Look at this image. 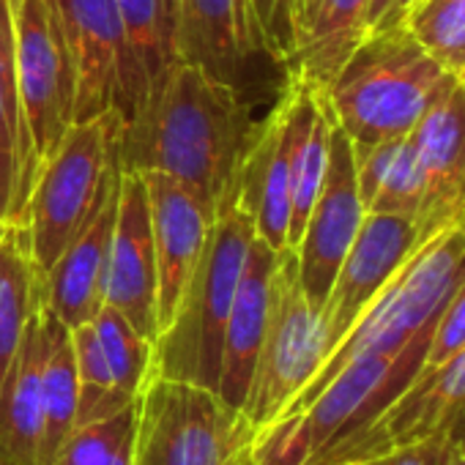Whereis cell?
<instances>
[{"instance_id": "cell-4", "label": "cell", "mask_w": 465, "mask_h": 465, "mask_svg": "<svg viewBox=\"0 0 465 465\" xmlns=\"http://www.w3.org/2000/svg\"><path fill=\"white\" fill-rule=\"evenodd\" d=\"M432 323L397 351L348 361L302 411L285 413L258 430L252 438L255 465H310L326 446L370 421L416 378Z\"/></svg>"}, {"instance_id": "cell-30", "label": "cell", "mask_w": 465, "mask_h": 465, "mask_svg": "<svg viewBox=\"0 0 465 465\" xmlns=\"http://www.w3.org/2000/svg\"><path fill=\"white\" fill-rule=\"evenodd\" d=\"M424 200V173L419 164V156L408 137L400 143V151L389 167V175L370 205V211H386V213H411L419 216Z\"/></svg>"}, {"instance_id": "cell-33", "label": "cell", "mask_w": 465, "mask_h": 465, "mask_svg": "<svg viewBox=\"0 0 465 465\" xmlns=\"http://www.w3.org/2000/svg\"><path fill=\"white\" fill-rule=\"evenodd\" d=\"M454 432H457V427L438 430V432H432L427 438L397 446V449L381 454L378 460H372L367 465H449L451 446H454Z\"/></svg>"}, {"instance_id": "cell-25", "label": "cell", "mask_w": 465, "mask_h": 465, "mask_svg": "<svg viewBox=\"0 0 465 465\" xmlns=\"http://www.w3.org/2000/svg\"><path fill=\"white\" fill-rule=\"evenodd\" d=\"M77 400H80V378L72 348L69 329L55 318L50 351L42 375V432H39V454L36 465H50L69 432L77 424Z\"/></svg>"}, {"instance_id": "cell-2", "label": "cell", "mask_w": 465, "mask_h": 465, "mask_svg": "<svg viewBox=\"0 0 465 465\" xmlns=\"http://www.w3.org/2000/svg\"><path fill=\"white\" fill-rule=\"evenodd\" d=\"M451 80L402 23H389L367 31L323 96L351 143L370 145L408 137Z\"/></svg>"}, {"instance_id": "cell-20", "label": "cell", "mask_w": 465, "mask_h": 465, "mask_svg": "<svg viewBox=\"0 0 465 465\" xmlns=\"http://www.w3.org/2000/svg\"><path fill=\"white\" fill-rule=\"evenodd\" d=\"M55 315L39 302L28 318L17 353L0 375V449L25 465H36L42 432V375Z\"/></svg>"}, {"instance_id": "cell-35", "label": "cell", "mask_w": 465, "mask_h": 465, "mask_svg": "<svg viewBox=\"0 0 465 465\" xmlns=\"http://www.w3.org/2000/svg\"><path fill=\"white\" fill-rule=\"evenodd\" d=\"M421 4V0H394V6H391V12H389V17L381 23V25H389V23H402L405 20V15L411 12V9H416ZM378 25V28H381ZM375 31V28H372Z\"/></svg>"}, {"instance_id": "cell-19", "label": "cell", "mask_w": 465, "mask_h": 465, "mask_svg": "<svg viewBox=\"0 0 465 465\" xmlns=\"http://www.w3.org/2000/svg\"><path fill=\"white\" fill-rule=\"evenodd\" d=\"M274 266H277V250H272L266 242L255 236L244 263V274L230 304V315L224 326L222 370L216 383L219 397L236 411H244L250 397L255 359L269 318Z\"/></svg>"}, {"instance_id": "cell-1", "label": "cell", "mask_w": 465, "mask_h": 465, "mask_svg": "<svg viewBox=\"0 0 465 465\" xmlns=\"http://www.w3.org/2000/svg\"><path fill=\"white\" fill-rule=\"evenodd\" d=\"M252 137L236 83L178 61L148 104L124 124L118 167L170 175L216 213Z\"/></svg>"}, {"instance_id": "cell-9", "label": "cell", "mask_w": 465, "mask_h": 465, "mask_svg": "<svg viewBox=\"0 0 465 465\" xmlns=\"http://www.w3.org/2000/svg\"><path fill=\"white\" fill-rule=\"evenodd\" d=\"M321 104V88L291 72L269 121L252 137L239 173V192L255 219V236L272 250L288 247L296 148Z\"/></svg>"}, {"instance_id": "cell-16", "label": "cell", "mask_w": 465, "mask_h": 465, "mask_svg": "<svg viewBox=\"0 0 465 465\" xmlns=\"http://www.w3.org/2000/svg\"><path fill=\"white\" fill-rule=\"evenodd\" d=\"M408 143L424 173L419 222L435 230L465 211V88L457 77L424 110Z\"/></svg>"}, {"instance_id": "cell-26", "label": "cell", "mask_w": 465, "mask_h": 465, "mask_svg": "<svg viewBox=\"0 0 465 465\" xmlns=\"http://www.w3.org/2000/svg\"><path fill=\"white\" fill-rule=\"evenodd\" d=\"M137 397L118 413L69 432L50 465H134Z\"/></svg>"}, {"instance_id": "cell-37", "label": "cell", "mask_w": 465, "mask_h": 465, "mask_svg": "<svg viewBox=\"0 0 465 465\" xmlns=\"http://www.w3.org/2000/svg\"><path fill=\"white\" fill-rule=\"evenodd\" d=\"M315 4V0H299V9H296V15H293V20H291V36H293V28L302 23V17L310 12V6ZM288 50H291V42H288Z\"/></svg>"}, {"instance_id": "cell-40", "label": "cell", "mask_w": 465, "mask_h": 465, "mask_svg": "<svg viewBox=\"0 0 465 465\" xmlns=\"http://www.w3.org/2000/svg\"><path fill=\"white\" fill-rule=\"evenodd\" d=\"M457 80H460V85H462V88H465V69H462V74H460V77H457Z\"/></svg>"}, {"instance_id": "cell-24", "label": "cell", "mask_w": 465, "mask_h": 465, "mask_svg": "<svg viewBox=\"0 0 465 465\" xmlns=\"http://www.w3.org/2000/svg\"><path fill=\"white\" fill-rule=\"evenodd\" d=\"M45 299V277L34 263L28 227L9 224L0 239V375L17 353L23 329Z\"/></svg>"}, {"instance_id": "cell-14", "label": "cell", "mask_w": 465, "mask_h": 465, "mask_svg": "<svg viewBox=\"0 0 465 465\" xmlns=\"http://www.w3.org/2000/svg\"><path fill=\"white\" fill-rule=\"evenodd\" d=\"M74 72V124L118 113L124 36L115 0H55Z\"/></svg>"}, {"instance_id": "cell-29", "label": "cell", "mask_w": 465, "mask_h": 465, "mask_svg": "<svg viewBox=\"0 0 465 465\" xmlns=\"http://www.w3.org/2000/svg\"><path fill=\"white\" fill-rule=\"evenodd\" d=\"M402 25L451 74L465 69V0H421Z\"/></svg>"}, {"instance_id": "cell-8", "label": "cell", "mask_w": 465, "mask_h": 465, "mask_svg": "<svg viewBox=\"0 0 465 465\" xmlns=\"http://www.w3.org/2000/svg\"><path fill=\"white\" fill-rule=\"evenodd\" d=\"M15 83L28 143L42 167L74 126V72L55 0H9Z\"/></svg>"}, {"instance_id": "cell-10", "label": "cell", "mask_w": 465, "mask_h": 465, "mask_svg": "<svg viewBox=\"0 0 465 465\" xmlns=\"http://www.w3.org/2000/svg\"><path fill=\"white\" fill-rule=\"evenodd\" d=\"M465 419V348L443 367L416 375L370 421L326 446L310 465H367L381 454L460 427Z\"/></svg>"}, {"instance_id": "cell-7", "label": "cell", "mask_w": 465, "mask_h": 465, "mask_svg": "<svg viewBox=\"0 0 465 465\" xmlns=\"http://www.w3.org/2000/svg\"><path fill=\"white\" fill-rule=\"evenodd\" d=\"M326 351L323 312L302 291L296 252L285 247L277 252L269 318L244 405V416L255 432L282 416L318 372Z\"/></svg>"}, {"instance_id": "cell-27", "label": "cell", "mask_w": 465, "mask_h": 465, "mask_svg": "<svg viewBox=\"0 0 465 465\" xmlns=\"http://www.w3.org/2000/svg\"><path fill=\"white\" fill-rule=\"evenodd\" d=\"M331 126L334 115L331 107L321 91V104L318 113L304 132L296 159H293V189H291V222H288V250L299 247V239L304 232V224L310 219V211L318 200V192L326 178L329 167V140H331Z\"/></svg>"}, {"instance_id": "cell-17", "label": "cell", "mask_w": 465, "mask_h": 465, "mask_svg": "<svg viewBox=\"0 0 465 465\" xmlns=\"http://www.w3.org/2000/svg\"><path fill=\"white\" fill-rule=\"evenodd\" d=\"M258 53H269L252 0H178V58L227 83Z\"/></svg>"}, {"instance_id": "cell-31", "label": "cell", "mask_w": 465, "mask_h": 465, "mask_svg": "<svg viewBox=\"0 0 465 465\" xmlns=\"http://www.w3.org/2000/svg\"><path fill=\"white\" fill-rule=\"evenodd\" d=\"M465 348V277L449 296L446 307L432 323V334L421 359V367L416 375H427L438 367H443L454 353Z\"/></svg>"}, {"instance_id": "cell-28", "label": "cell", "mask_w": 465, "mask_h": 465, "mask_svg": "<svg viewBox=\"0 0 465 465\" xmlns=\"http://www.w3.org/2000/svg\"><path fill=\"white\" fill-rule=\"evenodd\" d=\"M91 326L104 351L113 383L124 394L137 397L151 372V359H153L151 340L143 337L118 310H113L107 304H102V310L96 312Z\"/></svg>"}, {"instance_id": "cell-13", "label": "cell", "mask_w": 465, "mask_h": 465, "mask_svg": "<svg viewBox=\"0 0 465 465\" xmlns=\"http://www.w3.org/2000/svg\"><path fill=\"white\" fill-rule=\"evenodd\" d=\"M104 304L118 310L143 337L156 340V247L143 173H118L115 224L104 277Z\"/></svg>"}, {"instance_id": "cell-38", "label": "cell", "mask_w": 465, "mask_h": 465, "mask_svg": "<svg viewBox=\"0 0 465 465\" xmlns=\"http://www.w3.org/2000/svg\"><path fill=\"white\" fill-rule=\"evenodd\" d=\"M0 465H25V462H20V460H15L12 454H6L4 449H0Z\"/></svg>"}, {"instance_id": "cell-12", "label": "cell", "mask_w": 465, "mask_h": 465, "mask_svg": "<svg viewBox=\"0 0 465 465\" xmlns=\"http://www.w3.org/2000/svg\"><path fill=\"white\" fill-rule=\"evenodd\" d=\"M364 213L367 208L361 203L359 183H356L353 143L334 121L331 140H329L326 178L304 224L299 247L293 250L299 261L302 291L318 310H323L329 299L334 277L342 266L345 252L356 239Z\"/></svg>"}, {"instance_id": "cell-21", "label": "cell", "mask_w": 465, "mask_h": 465, "mask_svg": "<svg viewBox=\"0 0 465 465\" xmlns=\"http://www.w3.org/2000/svg\"><path fill=\"white\" fill-rule=\"evenodd\" d=\"M115 200L118 181L107 192L104 203L91 216L85 230L45 274V304L66 329L91 323L104 304V277L115 224Z\"/></svg>"}, {"instance_id": "cell-3", "label": "cell", "mask_w": 465, "mask_h": 465, "mask_svg": "<svg viewBox=\"0 0 465 465\" xmlns=\"http://www.w3.org/2000/svg\"><path fill=\"white\" fill-rule=\"evenodd\" d=\"M255 239V219L239 192V178L216 208L205 250L178 302L173 321L153 340L151 372L192 381L216 391L224 326Z\"/></svg>"}, {"instance_id": "cell-36", "label": "cell", "mask_w": 465, "mask_h": 465, "mask_svg": "<svg viewBox=\"0 0 465 465\" xmlns=\"http://www.w3.org/2000/svg\"><path fill=\"white\" fill-rule=\"evenodd\" d=\"M449 465H465V438L460 432H454V446H451Z\"/></svg>"}, {"instance_id": "cell-6", "label": "cell", "mask_w": 465, "mask_h": 465, "mask_svg": "<svg viewBox=\"0 0 465 465\" xmlns=\"http://www.w3.org/2000/svg\"><path fill=\"white\" fill-rule=\"evenodd\" d=\"M255 438L219 391L148 372L137 394L134 465H230Z\"/></svg>"}, {"instance_id": "cell-5", "label": "cell", "mask_w": 465, "mask_h": 465, "mask_svg": "<svg viewBox=\"0 0 465 465\" xmlns=\"http://www.w3.org/2000/svg\"><path fill=\"white\" fill-rule=\"evenodd\" d=\"M124 118L107 113L74 124L61 148L39 167L23 224L42 277L85 230L118 181V137Z\"/></svg>"}, {"instance_id": "cell-22", "label": "cell", "mask_w": 465, "mask_h": 465, "mask_svg": "<svg viewBox=\"0 0 465 465\" xmlns=\"http://www.w3.org/2000/svg\"><path fill=\"white\" fill-rule=\"evenodd\" d=\"M370 0H315L291 36V72L326 88L367 36Z\"/></svg>"}, {"instance_id": "cell-32", "label": "cell", "mask_w": 465, "mask_h": 465, "mask_svg": "<svg viewBox=\"0 0 465 465\" xmlns=\"http://www.w3.org/2000/svg\"><path fill=\"white\" fill-rule=\"evenodd\" d=\"M400 140H381V143H370V145H353V159H356V183H359V194L364 208L370 211V205L375 203L389 167L400 151Z\"/></svg>"}, {"instance_id": "cell-11", "label": "cell", "mask_w": 465, "mask_h": 465, "mask_svg": "<svg viewBox=\"0 0 465 465\" xmlns=\"http://www.w3.org/2000/svg\"><path fill=\"white\" fill-rule=\"evenodd\" d=\"M419 216L367 211L351 250L334 277L329 299L323 304L326 323V356L359 321V315L372 304V299L386 288V282L400 272V266L413 255V250L430 236Z\"/></svg>"}, {"instance_id": "cell-23", "label": "cell", "mask_w": 465, "mask_h": 465, "mask_svg": "<svg viewBox=\"0 0 465 465\" xmlns=\"http://www.w3.org/2000/svg\"><path fill=\"white\" fill-rule=\"evenodd\" d=\"M36 173L39 167L28 143L15 83L12 9L9 0H0V216L9 224L25 219Z\"/></svg>"}, {"instance_id": "cell-18", "label": "cell", "mask_w": 465, "mask_h": 465, "mask_svg": "<svg viewBox=\"0 0 465 465\" xmlns=\"http://www.w3.org/2000/svg\"><path fill=\"white\" fill-rule=\"evenodd\" d=\"M124 36L118 115L132 121L159 91L178 58V0H115Z\"/></svg>"}, {"instance_id": "cell-34", "label": "cell", "mask_w": 465, "mask_h": 465, "mask_svg": "<svg viewBox=\"0 0 465 465\" xmlns=\"http://www.w3.org/2000/svg\"><path fill=\"white\" fill-rule=\"evenodd\" d=\"M252 6H255L258 23L263 28L269 53L274 58H282L285 55V50H282V9H285V0H252Z\"/></svg>"}, {"instance_id": "cell-15", "label": "cell", "mask_w": 465, "mask_h": 465, "mask_svg": "<svg viewBox=\"0 0 465 465\" xmlns=\"http://www.w3.org/2000/svg\"><path fill=\"white\" fill-rule=\"evenodd\" d=\"M143 178L148 186L156 247V323L162 331L173 321L178 302L197 269L216 213L170 175L143 173Z\"/></svg>"}, {"instance_id": "cell-39", "label": "cell", "mask_w": 465, "mask_h": 465, "mask_svg": "<svg viewBox=\"0 0 465 465\" xmlns=\"http://www.w3.org/2000/svg\"><path fill=\"white\" fill-rule=\"evenodd\" d=\"M6 227H9V222L0 216V239H4V232H6Z\"/></svg>"}]
</instances>
